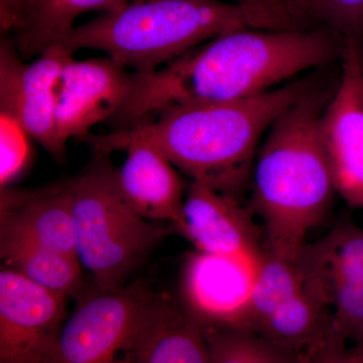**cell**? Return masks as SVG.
<instances>
[{
    "label": "cell",
    "mask_w": 363,
    "mask_h": 363,
    "mask_svg": "<svg viewBox=\"0 0 363 363\" xmlns=\"http://www.w3.org/2000/svg\"><path fill=\"white\" fill-rule=\"evenodd\" d=\"M344 45L342 37L322 26L228 30L157 70L136 73L116 123L130 128L174 105L257 96L342 56Z\"/></svg>",
    "instance_id": "6da1fadb"
},
{
    "label": "cell",
    "mask_w": 363,
    "mask_h": 363,
    "mask_svg": "<svg viewBox=\"0 0 363 363\" xmlns=\"http://www.w3.org/2000/svg\"><path fill=\"white\" fill-rule=\"evenodd\" d=\"M307 28L283 9L222 0H128L114 13L74 26L61 44L96 50L135 72L150 73L236 28Z\"/></svg>",
    "instance_id": "7a4b0ae2"
},
{
    "label": "cell",
    "mask_w": 363,
    "mask_h": 363,
    "mask_svg": "<svg viewBox=\"0 0 363 363\" xmlns=\"http://www.w3.org/2000/svg\"><path fill=\"white\" fill-rule=\"evenodd\" d=\"M309 89L294 82L245 99L174 105L114 133L147 140L191 181L236 195L250 176L262 136Z\"/></svg>",
    "instance_id": "3957f363"
},
{
    "label": "cell",
    "mask_w": 363,
    "mask_h": 363,
    "mask_svg": "<svg viewBox=\"0 0 363 363\" xmlns=\"http://www.w3.org/2000/svg\"><path fill=\"white\" fill-rule=\"evenodd\" d=\"M323 97L311 89L281 112L255 157L252 211L264 222L267 250L295 255L336 194L321 135Z\"/></svg>",
    "instance_id": "277c9868"
},
{
    "label": "cell",
    "mask_w": 363,
    "mask_h": 363,
    "mask_svg": "<svg viewBox=\"0 0 363 363\" xmlns=\"http://www.w3.org/2000/svg\"><path fill=\"white\" fill-rule=\"evenodd\" d=\"M111 154L99 152L89 168L70 180L76 250L98 291L125 286L133 272L173 227L147 220L125 201Z\"/></svg>",
    "instance_id": "5b68a950"
},
{
    "label": "cell",
    "mask_w": 363,
    "mask_h": 363,
    "mask_svg": "<svg viewBox=\"0 0 363 363\" xmlns=\"http://www.w3.org/2000/svg\"><path fill=\"white\" fill-rule=\"evenodd\" d=\"M156 294L138 279L86 296L67 318L51 363L133 362Z\"/></svg>",
    "instance_id": "8992f818"
},
{
    "label": "cell",
    "mask_w": 363,
    "mask_h": 363,
    "mask_svg": "<svg viewBox=\"0 0 363 363\" xmlns=\"http://www.w3.org/2000/svg\"><path fill=\"white\" fill-rule=\"evenodd\" d=\"M73 55L58 43L26 63L13 40L4 35L0 40V113L14 119L58 162L66 157L56 131L59 77Z\"/></svg>",
    "instance_id": "52a82bcc"
},
{
    "label": "cell",
    "mask_w": 363,
    "mask_h": 363,
    "mask_svg": "<svg viewBox=\"0 0 363 363\" xmlns=\"http://www.w3.org/2000/svg\"><path fill=\"white\" fill-rule=\"evenodd\" d=\"M67 298L2 269L0 363H51L67 320Z\"/></svg>",
    "instance_id": "ba28073f"
},
{
    "label": "cell",
    "mask_w": 363,
    "mask_h": 363,
    "mask_svg": "<svg viewBox=\"0 0 363 363\" xmlns=\"http://www.w3.org/2000/svg\"><path fill=\"white\" fill-rule=\"evenodd\" d=\"M259 262L196 252L184 264L181 304L203 328L252 330Z\"/></svg>",
    "instance_id": "9c48e42d"
},
{
    "label": "cell",
    "mask_w": 363,
    "mask_h": 363,
    "mask_svg": "<svg viewBox=\"0 0 363 363\" xmlns=\"http://www.w3.org/2000/svg\"><path fill=\"white\" fill-rule=\"evenodd\" d=\"M135 72L109 57L72 58L60 74L56 131L65 147L72 138H85L93 126L111 121L130 97Z\"/></svg>",
    "instance_id": "30bf717a"
},
{
    "label": "cell",
    "mask_w": 363,
    "mask_h": 363,
    "mask_svg": "<svg viewBox=\"0 0 363 363\" xmlns=\"http://www.w3.org/2000/svg\"><path fill=\"white\" fill-rule=\"evenodd\" d=\"M321 135L336 194L363 211V76L355 40H345L340 83L322 113Z\"/></svg>",
    "instance_id": "8fae6325"
},
{
    "label": "cell",
    "mask_w": 363,
    "mask_h": 363,
    "mask_svg": "<svg viewBox=\"0 0 363 363\" xmlns=\"http://www.w3.org/2000/svg\"><path fill=\"white\" fill-rule=\"evenodd\" d=\"M99 152L126 150L116 178L125 201L143 218L168 222L175 233L184 216L188 186L168 157L152 143L140 138H124L112 133L90 138Z\"/></svg>",
    "instance_id": "7c38bea8"
},
{
    "label": "cell",
    "mask_w": 363,
    "mask_h": 363,
    "mask_svg": "<svg viewBox=\"0 0 363 363\" xmlns=\"http://www.w3.org/2000/svg\"><path fill=\"white\" fill-rule=\"evenodd\" d=\"M175 233L199 252L253 262L264 252L252 216L238 196L202 182L191 181L188 186L183 220Z\"/></svg>",
    "instance_id": "4fadbf2b"
},
{
    "label": "cell",
    "mask_w": 363,
    "mask_h": 363,
    "mask_svg": "<svg viewBox=\"0 0 363 363\" xmlns=\"http://www.w3.org/2000/svg\"><path fill=\"white\" fill-rule=\"evenodd\" d=\"M0 238L30 241L78 257L70 181L33 190L1 189Z\"/></svg>",
    "instance_id": "5bb4252c"
},
{
    "label": "cell",
    "mask_w": 363,
    "mask_h": 363,
    "mask_svg": "<svg viewBox=\"0 0 363 363\" xmlns=\"http://www.w3.org/2000/svg\"><path fill=\"white\" fill-rule=\"evenodd\" d=\"M131 363H211L204 328L181 303L157 293Z\"/></svg>",
    "instance_id": "9a60e30c"
},
{
    "label": "cell",
    "mask_w": 363,
    "mask_h": 363,
    "mask_svg": "<svg viewBox=\"0 0 363 363\" xmlns=\"http://www.w3.org/2000/svg\"><path fill=\"white\" fill-rule=\"evenodd\" d=\"M128 0H30L25 23L16 33L14 44L21 58L39 56L58 44L74 28L76 18L88 11L114 13Z\"/></svg>",
    "instance_id": "2e32d148"
},
{
    "label": "cell",
    "mask_w": 363,
    "mask_h": 363,
    "mask_svg": "<svg viewBox=\"0 0 363 363\" xmlns=\"http://www.w3.org/2000/svg\"><path fill=\"white\" fill-rule=\"evenodd\" d=\"M0 257L6 267L52 293L79 301L87 296L78 257L16 238H0Z\"/></svg>",
    "instance_id": "e0dca14e"
},
{
    "label": "cell",
    "mask_w": 363,
    "mask_h": 363,
    "mask_svg": "<svg viewBox=\"0 0 363 363\" xmlns=\"http://www.w3.org/2000/svg\"><path fill=\"white\" fill-rule=\"evenodd\" d=\"M304 252L326 279H340L363 286V228L351 220L339 222Z\"/></svg>",
    "instance_id": "ac0fdd59"
},
{
    "label": "cell",
    "mask_w": 363,
    "mask_h": 363,
    "mask_svg": "<svg viewBox=\"0 0 363 363\" xmlns=\"http://www.w3.org/2000/svg\"><path fill=\"white\" fill-rule=\"evenodd\" d=\"M211 363H297L252 331L204 329Z\"/></svg>",
    "instance_id": "d6986e66"
},
{
    "label": "cell",
    "mask_w": 363,
    "mask_h": 363,
    "mask_svg": "<svg viewBox=\"0 0 363 363\" xmlns=\"http://www.w3.org/2000/svg\"><path fill=\"white\" fill-rule=\"evenodd\" d=\"M325 281L330 296L334 337L359 345L363 342V286L340 279Z\"/></svg>",
    "instance_id": "ffe728a7"
},
{
    "label": "cell",
    "mask_w": 363,
    "mask_h": 363,
    "mask_svg": "<svg viewBox=\"0 0 363 363\" xmlns=\"http://www.w3.org/2000/svg\"><path fill=\"white\" fill-rule=\"evenodd\" d=\"M314 23L363 44V0H311Z\"/></svg>",
    "instance_id": "44dd1931"
},
{
    "label": "cell",
    "mask_w": 363,
    "mask_h": 363,
    "mask_svg": "<svg viewBox=\"0 0 363 363\" xmlns=\"http://www.w3.org/2000/svg\"><path fill=\"white\" fill-rule=\"evenodd\" d=\"M30 135L11 117L0 113V184L1 189L11 186L23 173L30 161Z\"/></svg>",
    "instance_id": "7402d4cb"
},
{
    "label": "cell",
    "mask_w": 363,
    "mask_h": 363,
    "mask_svg": "<svg viewBox=\"0 0 363 363\" xmlns=\"http://www.w3.org/2000/svg\"><path fill=\"white\" fill-rule=\"evenodd\" d=\"M296 360L297 363H363L354 351L348 350L345 343L334 337L300 355Z\"/></svg>",
    "instance_id": "603a6c76"
},
{
    "label": "cell",
    "mask_w": 363,
    "mask_h": 363,
    "mask_svg": "<svg viewBox=\"0 0 363 363\" xmlns=\"http://www.w3.org/2000/svg\"><path fill=\"white\" fill-rule=\"evenodd\" d=\"M30 0H0V26L2 32L18 33L25 23Z\"/></svg>",
    "instance_id": "cb8c5ba5"
},
{
    "label": "cell",
    "mask_w": 363,
    "mask_h": 363,
    "mask_svg": "<svg viewBox=\"0 0 363 363\" xmlns=\"http://www.w3.org/2000/svg\"><path fill=\"white\" fill-rule=\"evenodd\" d=\"M274 6L294 14L308 26H314L311 16V0H272Z\"/></svg>",
    "instance_id": "d4e9b609"
},
{
    "label": "cell",
    "mask_w": 363,
    "mask_h": 363,
    "mask_svg": "<svg viewBox=\"0 0 363 363\" xmlns=\"http://www.w3.org/2000/svg\"><path fill=\"white\" fill-rule=\"evenodd\" d=\"M231 1L238 2V4H252V6H267L272 7V9H283L274 6V2H272V0H231Z\"/></svg>",
    "instance_id": "484cf974"
},
{
    "label": "cell",
    "mask_w": 363,
    "mask_h": 363,
    "mask_svg": "<svg viewBox=\"0 0 363 363\" xmlns=\"http://www.w3.org/2000/svg\"><path fill=\"white\" fill-rule=\"evenodd\" d=\"M353 351H354L355 354H357V357H359L363 362V342L359 344V345H357V347L353 350Z\"/></svg>",
    "instance_id": "4316f807"
},
{
    "label": "cell",
    "mask_w": 363,
    "mask_h": 363,
    "mask_svg": "<svg viewBox=\"0 0 363 363\" xmlns=\"http://www.w3.org/2000/svg\"><path fill=\"white\" fill-rule=\"evenodd\" d=\"M360 66H362V72L363 76V44L360 45Z\"/></svg>",
    "instance_id": "83f0119b"
}]
</instances>
